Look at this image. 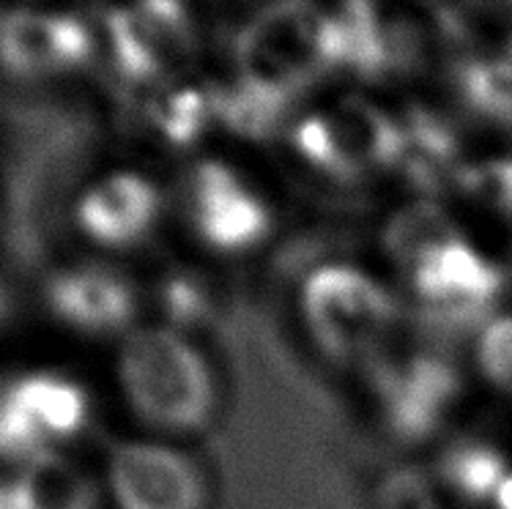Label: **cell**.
Segmentation results:
<instances>
[{
	"instance_id": "cell-1",
	"label": "cell",
	"mask_w": 512,
	"mask_h": 509,
	"mask_svg": "<svg viewBox=\"0 0 512 509\" xmlns=\"http://www.w3.org/2000/svg\"><path fill=\"white\" fill-rule=\"evenodd\" d=\"M99 124L72 96L0 91V241L14 282L36 277L74 219L77 187L94 159Z\"/></svg>"
},
{
	"instance_id": "cell-2",
	"label": "cell",
	"mask_w": 512,
	"mask_h": 509,
	"mask_svg": "<svg viewBox=\"0 0 512 509\" xmlns=\"http://www.w3.org/2000/svg\"><path fill=\"white\" fill-rule=\"evenodd\" d=\"M118 384L132 414L159 436H200L220 414V381L206 351L159 326L126 337Z\"/></svg>"
},
{
	"instance_id": "cell-3",
	"label": "cell",
	"mask_w": 512,
	"mask_h": 509,
	"mask_svg": "<svg viewBox=\"0 0 512 509\" xmlns=\"http://www.w3.org/2000/svg\"><path fill=\"white\" fill-rule=\"evenodd\" d=\"M233 66V83L291 110L307 88L343 69L335 11L310 0H277L236 36Z\"/></svg>"
},
{
	"instance_id": "cell-4",
	"label": "cell",
	"mask_w": 512,
	"mask_h": 509,
	"mask_svg": "<svg viewBox=\"0 0 512 509\" xmlns=\"http://www.w3.org/2000/svg\"><path fill=\"white\" fill-rule=\"evenodd\" d=\"M296 304L304 334L321 356L359 370L387 351L403 315L387 282L345 260L307 271Z\"/></svg>"
},
{
	"instance_id": "cell-5",
	"label": "cell",
	"mask_w": 512,
	"mask_h": 509,
	"mask_svg": "<svg viewBox=\"0 0 512 509\" xmlns=\"http://www.w3.org/2000/svg\"><path fill=\"white\" fill-rule=\"evenodd\" d=\"M365 403L376 427L398 447H425L450 430L463 403V375L430 348H392L367 364Z\"/></svg>"
},
{
	"instance_id": "cell-6",
	"label": "cell",
	"mask_w": 512,
	"mask_h": 509,
	"mask_svg": "<svg viewBox=\"0 0 512 509\" xmlns=\"http://www.w3.org/2000/svg\"><path fill=\"white\" fill-rule=\"evenodd\" d=\"M288 143L304 173L351 187L395 170L400 126L384 107L348 96L299 118Z\"/></svg>"
},
{
	"instance_id": "cell-7",
	"label": "cell",
	"mask_w": 512,
	"mask_h": 509,
	"mask_svg": "<svg viewBox=\"0 0 512 509\" xmlns=\"http://www.w3.org/2000/svg\"><path fill=\"white\" fill-rule=\"evenodd\" d=\"M176 206L189 236L220 258L261 250L274 233V208L263 189L217 156H203L184 170Z\"/></svg>"
},
{
	"instance_id": "cell-8",
	"label": "cell",
	"mask_w": 512,
	"mask_h": 509,
	"mask_svg": "<svg viewBox=\"0 0 512 509\" xmlns=\"http://www.w3.org/2000/svg\"><path fill=\"white\" fill-rule=\"evenodd\" d=\"M105 31L115 80L124 91L165 88L198 47L184 0H132L107 11Z\"/></svg>"
},
{
	"instance_id": "cell-9",
	"label": "cell",
	"mask_w": 512,
	"mask_h": 509,
	"mask_svg": "<svg viewBox=\"0 0 512 509\" xmlns=\"http://www.w3.org/2000/svg\"><path fill=\"white\" fill-rule=\"evenodd\" d=\"M91 419L83 386L58 373H31L0 381V460L28 463L53 441L80 436Z\"/></svg>"
},
{
	"instance_id": "cell-10",
	"label": "cell",
	"mask_w": 512,
	"mask_h": 509,
	"mask_svg": "<svg viewBox=\"0 0 512 509\" xmlns=\"http://www.w3.org/2000/svg\"><path fill=\"white\" fill-rule=\"evenodd\" d=\"M411 299L444 323L488 318L502 299L507 274L474 241L460 233L430 250L403 274Z\"/></svg>"
},
{
	"instance_id": "cell-11",
	"label": "cell",
	"mask_w": 512,
	"mask_h": 509,
	"mask_svg": "<svg viewBox=\"0 0 512 509\" xmlns=\"http://www.w3.org/2000/svg\"><path fill=\"white\" fill-rule=\"evenodd\" d=\"M96 42L74 14L11 9L0 14V72L14 85H42L91 66Z\"/></svg>"
},
{
	"instance_id": "cell-12",
	"label": "cell",
	"mask_w": 512,
	"mask_h": 509,
	"mask_svg": "<svg viewBox=\"0 0 512 509\" xmlns=\"http://www.w3.org/2000/svg\"><path fill=\"white\" fill-rule=\"evenodd\" d=\"M107 485L118 509H209L211 482L198 460L159 441L110 452Z\"/></svg>"
},
{
	"instance_id": "cell-13",
	"label": "cell",
	"mask_w": 512,
	"mask_h": 509,
	"mask_svg": "<svg viewBox=\"0 0 512 509\" xmlns=\"http://www.w3.org/2000/svg\"><path fill=\"white\" fill-rule=\"evenodd\" d=\"M42 296L55 321L88 337L126 332L140 312L135 282L105 263H74L53 271Z\"/></svg>"
},
{
	"instance_id": "cell-14",
	"label": "cell",
	"mask_w": 512,
	"mask_h": 509,
	"mask_svg": "<svg viewBox=\"0 0 512 509\" xmlns=\"http://www.w3.org/2000/svg\"><path fill=\"white\" fill-rule=\"evenodd\" d=\"M165 198L140 173H110L88 187L74 208V225L85 239L105 250H132L154 233Z\"/></svg>"
},
{
	"instance_id": "cell-15",
	"label": "cell",
	"mask_w": 512,
	"mask_h": 509,
	"mask_svg": "<svg viewBox=\"0 0 512 509\" xmlns=\"http://www.w3.org/2000/svg\"><path fill=\"white\" fill-rule=\"evenodd\" d=\"M400 146L395 176L414 198L433 200L439 192H450L452 181L463 167L455 126L441 115L414 107L398 118Z\"/></svg>"
},
{
	"instance_id": "cell-16",
	"label": "cell",
	"mask_w": 512,
	"mask_h": 509,
	"mask_svg": "<svg viewBox=\"0 0 512 509\" xmlns=\"http://www.w3.org/2000/svg\"><path fill=\"white\" fill-rule=\"evenodd\" d=\"M9 504L11 509H99V488L72 460L44 452L9 477Z\"/></svg>"
},
{
	"instance_id": "cell-17",
	"label": "cell",
	"mask_w": 512,
	"mask_h": 509,
	"mask_svg": "<svg viewBox=\"0 0 512 509\" xmlns=\"http://www.w3.org/2000/svg\"><path fill=\"white\" fill-rule=\"evenodd\" d=\"M146 126L170 151H189L209 135L217 118V99L211 88L170 83L154 91L143 110Z\"/></svg>"
},
{
	"instance_id": "cell-18",
	"label": "cell",
	"mask_w": 512,
	"mask_h": 509,
	"mask_svg": "<svg viewBox=\"0 0 512 509\" xmlns=\"http://www.w3.org/2000/svg\"><path fill=\"white\" fill-rule=\"evenodd\" d=\"M458 219L447 208L428 198L408 200L398 208L387 225L381 230V250L387 255L389 266L406 274L419 258H425L430 250L441 247L444 241L460 236Z\"/></svg>"
},
{
	"instance_id": "cell-19",
	"label": "cell",
	"mask_w": 512,
	"mask_h": 509,
	"mask_svg": "<svg viewBox=\"0 0 512 509\" xmlns=\"http://www.w3.org/2000/svg\"><path fill=\"white\" fill-rule=\"evenodd\" d=\"M452 96L477 126L512 132V61L474 58L452 72Z\"/></svg>"
},
{
	"instance_id": "cell-20",
	"label": "cell",
	"mask_w": 512,
	"mask_h": 509,
	"mask_svg": "<svg viewBox=\"0 0 512 509\" xmlns=\"http://www.w3.org/2000/svg\"><path fill=\"white\" fill-rule=\"evenodd\" d=\"M510 471L504 452L485 441H463L447 449L439 463L441 482L460 507H491Z\"/></svg>"
},
{
	"instance_id": "cell-21",
	"label": "cell",
	"mask_w": 512,
	"mask_h": 509,
	"mask_svg": "<svg viewBox=\"0 0 512 509\" xmlns=\"http://www.w3.org/2000/svg\"><path fill=\"white\" fill-rule=\"evenodd\" d=\"M151 302L157 310L159 329L195 340V334H206L217 323V296L211 282L195 271H165L154 285Z\"/></svg>"
},
{
	"instance_id": "cell-22",
	"label": "cell",
	"mask_w": 512,
	"mask_h": 509,
	"mask_svg": "<svg viewBox=\"0 0 512 509\" xmlns=\"http://www.w3.org/2000/svg\"><path fill=\"white\" fill-rule=\"evenodd\" d=\"M450 195L482 222L512 225V156L463 162Z\"/></svg>"
},
{
	"instance_id": "cell-23",
	"label": "cell",
	"mask_w": 512,
	"mask_h": 509,
	"mask_svg": "<svg viewBox=\"0 0 512 509\" xmlns=\"http://www.w3.org/2000/svg\"><path fill=\"white\" fill-rule=\"evenodd\" d=\"M477 373L504 395H512V312L485 323L474 345Z\"/></svg>"
},
{
	"instance_id": "cell-24",
	"label": "cell",
	"mask_w": 512,
	"mask_h": 509,
	"mask_svg": "<svg viewBox=\"0 0 512 509\" xmlns=\"http://www.w3.org/2000/svg\"><path fill=\"white\" fill-rule=\"evenodd\" d=\"M471 3L485 11H496V14H507V17H512V0H471Z\"/></svg>"
},
{
	"instance_id": "cell-25",
	"label": "cell",
	"mask_w": 512,
	"mask_h": 509,
	"mask_svg": "<svg viewBox=\"0 0 512 509\" xmlns=\"http://www.w3.org/2000/svg\"><path fill=\"white\" fill-rule=\"evenodd\" d=\"M411 509H460V504L452 499H417Z\"/></svg>"
},
{
	"instance_id": "cell-26",
	"label": "cell",
	"mask_w": 512,
	"mask_h": 509,
	"mask_svg": "<svg viewBox=\"0 0 512 509\" xmlns=\"http://www.w3.org/2000/svg\"><path fill=\"white\" fill-rule=\"evenodd\" d=\"M0 509H11V504H9V477H0Z\"/></svg>"
},
{
	"instance_id": "cell-27",
	"label": "cell",
	"mask_w": 512,
	"mask_h": 509,
	"mask_svg": "<svg viewBox=\"0 0 512 509\" xmlns=\"http://www.w3.org/2000/svg\"><path fill=\"white\" fill-rule=\"evenodd\" d=\"M504 274H510L512 277V241H510V252H507V269H504Z\"/></svg>"
}]
</instances>
